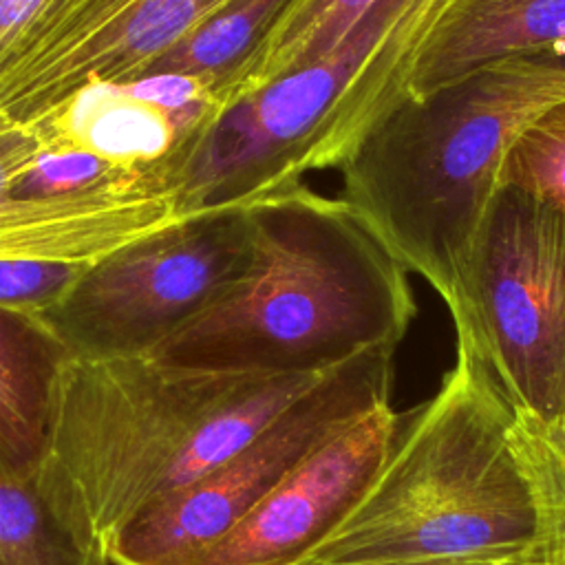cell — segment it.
<instances>
[{"label": "cell", "mask_w": 565, "mask_h": 565, "mask_svg": "<svg viewBox=\"0 0 565 565\" xmlns=\"http://www.w3.org/2000/svg\"><path fill=\"white\" fill-rule=\"evenodd\" d=\"M565 53V0H450L426 35L408 99L508 57Z\"/></svg>", "instance_id": "cell-13"}, {"label": "cell", "mask_w": 565, "mask_h": 565, "mask_svg": "<svg viewBox=\"0 0 565 565\" xmlns=\"http://www.w3.org/2000/svg\"><path fill=\"white\" fill-rule=\"evenodd\" d=\"M395 349L373 347L329 369L247 446L137 514L108 541L110 565H185L309 452L391 404Z\"/></svg>", "instance_id": "cell-8"}, {"label": "cell", "mask_w": 565, "mask_h": 565, "mask_svg": "<svg viewBox=\"0 0 565 565\" xmlns=\"http://www.w3.org/2000/svg\"><path fill=\"white\" fill-rule=\"evenodd\" d=\"M84 267L53 260H0V307L40 316L62 300Z\"/></svg>", "instance_id": "cell-19"}, {"label": "cell", "mask_w": 565, "mask_h": 565, "mask_svg": "<svg viewBox=\"0 0 565 565\" xmlns=\"http://www.w3.org/2000/svg\"><path fill=\"white\" fill-rule=\"evenodd\" d=\"M190 216L179 172L113 166L0 110V260L90 265Z\"/></svg>", "instance_id": "cell-7"}, {"label": "cell", "mask_w": 565, "mask_h": 565, "mask_svg": "<svg viewBox=\"0 0 565 565\" xmlns=\"http://www.w3.org/2000/svg\"><path fill=\"white\" fill-rule=\"evenodd\" d=\"M547 565H565V550H563V552H561L552 563H547Z\"/></svg>", "instance_id": "cell-22"}, {"label": "cell", "mask_w": 565, "mask_h": 565, "mask_svg": "<svg viewBox=\"0 0 565 565\" xmlns=\"http://www.w3.org/2000/svg\"><path fill=\"white\" fill-rule=\"evenodd\" d=\"M563 547L554 472L479 360L457 349L362 499L296 565H547Z\"/></svg>", "instance_id": "cell-1"}, {"label": "cell", "mask_w": 565, "mask_h": 565, "mask_svg": "<svg viewBox=\"0 0 565 565\" xmlns=\"http://www.w3.org/2000/svg\"><path fill=\"white\" fill-rule=\"evenodd\" d=\"M66 358L40 316L0 307V477L31 481L44 463Z\"/></svg>", "instance_id": "cell-14"}, {"label": "cell", "mask_w": 565, "mask_h": 565, "mask_svg": "<svg viewBox=\"0 0 565 565\" xmlns=\"http://www.w3.org/2000/svg\"><path fill=\"white\" fill-rule=\"evenodd\" d=\"M247 216L238 274L150 355L305 375L402 342L417 313L408 271L340 199L300 183L249 203Z\"/></svg>", "instance_id": "cell-3"}, {"label": "cell", "mask_w": 565, "mask_h": 565, "mask_svg": "<svg viewBox=\"0 0 565 565\" xmlns=\"http://www.w3.org/2000/svg\"><path fill=\"white\" fill-rule=\"evenodd\" d=\"M324 373L183 366L150 353L66 358L35 481L75 532L106 550L146 508L247 446Z\"/></svg>", "instance_id": "cell-2"}, {"label": "cell", "mask_w": 565, "mask_h": 565, "mask_svg": "<svg viewBox=\"0 0 565 565\" xmlns=\"http://www.w3.org/2000/svg\"><path fill=\"white\" fill-rule=\"evenodd\" d=\"M565 494V214L512 185L486 212L455 327Z\"/></svg>", "instance_id": "cell-6"}, {"label": "cell", "mask_w": 565, "mask_h": 565, "mask_svg": "<svg viewBox=\"0 0 565 565\" xmlns=\"http://www.w3.org/2000/svg\"><path fill=\"white\" fill-rule=\"evenodd\" d=\"M375 0H291L247 60L216 88L221 113L329 51Z\"/></svg>", "instance_id": "cell-15"}, {"label": "cell", "mask_w": 565, "mask_h": 565, "mask_svg": "<svg viewBox=\"0 0 565 565\" xmlns=\"http://www.w3.org/2000/svg\"><path fill=\"white\" fill-rule=\"evenodd\" d=\"M411 417L391 404L358 417L185 565H296L355 508Z\"/></svg>", "instance_id": "cell-11"}, {"label": "cell", "mask_w": 565, "mask_h": 565, "mask_svg": "<svg viewBox=\"0 0 565 565\" xmlns=\"http://www.w3.org/2000/svg\"><path fill=\"white\" fill-rule=\"evenodd\" d=\"M227 2H230V0H207V4H210V9H212V13H216L218 9H223Z\"/></svg>", "instance_id": "cell-21"}, {"label": "cell", "mask_w": 565, "mask_h": 565, "mask_svg": "<svg viewBox=\"0 0 565 565\" xmlns=\"http://www.w3.org/2000/svg\"><path fill=\"white\" fill-rule=\"evenodd\" d=\"M563 550H565V547H563Z\"/></svg>", "instance_id": "cell-23"}, {"label": "cell", "mask_w": 565, "mask_h": 565, "mask_svg": "<svg viewBox=\"0 0 565 565\" xmlns=\"http://www.w3.org/2000/svg\"><path fill=\"white\" fill-rule=\"evenodd\" d=\"M289 2L230 0L161 55L148 73L196 75L210 82L216 95V88L247 60Z\"/></svg>", "instance_id": "cell-17"}, {"label": "cell", "mask_w": 565, "mask_h": 565, "mask_svg": "<svg viewBox=\"0 0 565 565\" xmlns=\"http://www.w3.org/2000/svg\"><path fill=\"white\" fill-rule=\"evenodd\" d=\"M42 0H0V62L22 35Z\"/></svg>", "instance_id": "cell-20"}, {"label": "cell", "mask_w": 565, "mask_h": 565, "mask_svg": "<svg viewBox=\"0 0 565 565\" xmlns=\"http://www.w3.org/2000/svg\"><path fill=\"white\" fill-rule=\"evenodd\" d=\"M450 0H375L322 55L227 106L185 168L192 212L247 207L338 168L406 99L419 49Z\"/></svg>", "instance_id": "cell-5"}, {"label": "cell", "mask_w": 565, "mask_h": 565, "mask_svg": "<svg viewBox=\"0 0 565 565\" xmlns=\"http://www.w3.org/2000/svg\"><path fill=\"white\" fill-rule=\"evenodd\" d=\"M221 115L210 82L148 73L130 82H95L38 121L57 139L121 168L172 166L181 172Z\"/></svg>", "instance_id": "cell-12"}, {"label": "cell", "mask_w": 565, "mask_h": 565, "mask_svg": "<svg viewBox=\"0 0 565 565\" xmlns=\"http://www.w3.org/2000/svg\"><path fill=\"white\" fill-rule=\"evenodd\" d=\"M499 185L534 194L565 214V97L519 132L503 157Z\"/></svg>", "instance_id": "cell-18"}, {"label": "cell", "mask_w": 565, "mask_h": 565, "mask_svg": "<svg viewBox=\"0 0 565 565\" xmlns=\"http://www.w3.org/2000/svg\"><path fill=\"white\" fill-rule=\"evenodd\" d=\"M0 565H110V558L62 519L35 479L0 477Z\"/></svg>", "instance_id": "cell-16"}, {"label": "cell", "mask_w": 565, "mask_h": 565, "mask_svg": "<svg viewBox=\"0 0 565 565\" xmlns=\"http://www.w3.org/2000/svg\"><path fill=\"white\" fill-rule=\"evenodd\" d=\"M565 97V53L492 62L397 104L340 166V201L448 307L470 309L481 225L519 132Z\"/></svg>", "instance_id": "cell-4"}, {"label": "cell", "mask_w": 565, "mask_h": 565, "mask_svg": "<svg viewBox=\"0 0 565 565\" xmlns=\"http://www.w3.org/2000/svg\"><path fill=\"white\" fill-rule=\"evenodd\" d=\"M247 247V207L201 212L86 265L40 318L71 358L152 353L238 274Z\"/></svg>", "instance_id": "cell-9"}, {"label": "cell", "mask_w": 565, "mask_h": 565, "mask_svg": "<svg viewBox=\"0 0 565 565\" xmlns=\"http://www.w3.org/2000/svg\"><path fill=\"white\" fill-rule=\"evenodd\" d=\"M212 15L207 0H42L0 62V110L51 113L95 82H130Z\"/></svg>", "instance_id": "cell-10"}]
</instances>
